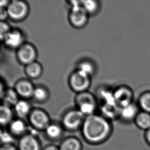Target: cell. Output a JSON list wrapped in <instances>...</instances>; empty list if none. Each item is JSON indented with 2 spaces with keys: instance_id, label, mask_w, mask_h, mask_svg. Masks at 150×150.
Segmentation results:
<instances>
[{
  "instance_id": "6da1fadb",
  "label": "cell",
  "mask_w": 150,
  "mask_h": 150,
  "mask_svg": "<svg viewBox=\"0 0 150 150\" xmlns=\"http://www.w3.org/2000/svg\"><path fill=\"white\" fill-rule=\"evenodd\" d=\"M111 132V126L104 116L93 114L86 116L82 124L83 136L88 142L96 144L108 137Z\"/></svg>"
},
{
  "instance_id": "7a4b0ae2",
  "label": "cell",
  "mask_w": 150,
  "mask_h": 150,
  "mask_svg": "<svg viewBox=\"0 0 150 150\" xmlns=\"http://www.w3.org/2000/svg\"><path fill=\"white\" fill-rule=\"evenodd\" d=\"M29 3L23 0H10L6 8L8 19L15 23L26 20L30 13Z\"/></svg>"
},
{
  "instance_id": "3957f363",
  "label": "cell",
  "mask_w": 150,
  "mask_h": 150,
  "mask_svg": "<svg viewBox=\"0 0 150 150\" xmlns=\"http://www.w3.org/2000/svg\"><path fill=\"white\" fill-rule=\"evenodd\" d=\"M75 102L78 107V110L86 116L94 114L97 108L96 98L89 92L77 94Z\"/></svg>"
},
{
  "instance_id": "277c9868",
  "label": "cell",
  "mask_w": 150,
  "mask_h": 150,
  "mask_svg": "<svg viewBox=\"0 0 150 150\" xmlns=\"http://www.w3.org/2000/svg\"><path fill=\"white\" fill-rule=\"evenodd\" d=\"M38 52L32 43L26 42L16 50V58L19 64L24 67L37 61Z\"/></svg>"
},
{
  "instance_id": "5b68a950",
  "label": "cell",
  "mask_w": 150,
  "mask_h": 150,
  "mask_svg": "<svg viewBox=\"0 0 150 150\" xmlns=\"http://www.w3.org/2000/svg\"><path fill=\"white\" fill-rule=\"evenodd\" d=\"M91 83V77L78 70L71 73L69 79V87L77 94L87 91Z\"/></svg>"
},
{
  "instance_id": "8992f818",
  "label": "cell",
  "mask_w": 150,
  "mask_h": 150,
  "mask_svg": "<svg viewBox=\"0 0 150 150\" xmlns=\"http://www.w3.org/2000/svg\"><path fill=\"white\" fill-rule=\"evenodd\" d=\"M89 14L82 6L72 7L69 13V20L72 26L77 29L83 28L87 24Z\"/></svg>"
},
{
  "instance_id": "52a82bcc",
  "label": "cell",
  "mask_w": 150,
  "mask_h": 150,
  "mask_svg": "<svg viewBox=\"0 0 150 150\" xmlns=\"http://www.w3.org/2000/svg\"><path fill=\"white\" fill-rule=\"evenodd\" d=\"M26 42L25 35L23 31L18 28H12L3 43L9 49L16 50Z\"/></svg>"
},
{
  "instance_id": "ba28073f",
  "label": "cell",
  "mask_w": 150,
  "mask_h": 150,
  "mask_svg": "<svg viewBox=\"0 0 150 150\" xmlns=\"http://www.w3.org/2000/svg\"><path fill=\"white\" fill-rule=\"evenodd\" d=\"M36 86L29 79H20L16 81L14 89L20 99H32Z\"/></svg>"
},
{
  "instance_id": "9c48e42d",
  "label": "cell",
  "mask_w": 150,
  "mask_h": 150,
  "mask_svg": "<svg viewBox=\"0 0 150 150\" xmlns=\"http://www.w3.org/2000/svg\"><path fill=\"white\" fill-rule=\"evenodd\" d=\"M29 117L31 124L38 129L45 130L51 124L49 114L41 109H33Z\"/></svg>"
},
{
  "instance_id": "30bf717a",
  "label": "cell",
  "mask_w": 150,
  "mask_h": 150,
  "mask_svg": "<svg viewBox=\"0 0 150 150\" xmlns=\"http://www.w3.org/2000/svg\"><path fill=\"white\" fill-rule=\"evenodd\" d=\"M84 120V115L79 110H71L63 116V124L67 129L74 130L82 125Z\"/></svg>"
},
{
  "instance_id": "8fae6325",
  "label": "cell",
  "mask_w": 150,
  "mask_h": 150,
  "mask_svg": "<svg viewBox=\"0 0 150 150\" xmlns=\"http://www.w3.org/2000/svg\"><path fill=\"white\" fill-rule=\"evenodd\" d=\"M113 93L116 103L121 108L132 103L134 94L132 90L128 87L121 86L118 88Z\"/></svg>"
},
{
  "instance_id": "7c38bea8",
  "label": "cell",
  "mask_w": 150,
  "mask_h": 150,
  "mask_svg": "<svg viewBox=\"0 0 150 150\" xmlns=\"http://www.w3.org/2000/svg\"><path fill=\"white\" fill-rule=\"evenodd\" d=\"M24 72L27 78L31 80L39 79L43 73V67L38 61H35L25 66Z\"/></svg>"
},
{
  "instance_id": "4fadbf2b",
  "label": "cell",
  "mask_w": 150,
  "mask_h": 150,
  "mask_svg": "<svg viewBox=\"0 0 150 150\" xmlns=\"http://www.w3.org/2000/svg\"><path fill=\"white\" fill-rule=\"evenodd\" d=\"M14 111L20 119L29 116L33 109L29 100L20 99L14 106Z\"/></svg>"
},
{
  "instance_id": "5bb4252c",
  "label": "cell",
  "mask_w": 150,
  "mask_h": 150,
  "mask_svg": "<svg viewBox=\"0 0 150 150\" xmlns=\"http://www.w3.org/2000/svg\"><path fill=\"white\" fill-rule=\"evenodd\" d=\"M51 97V92L48 88L44 85L36 86L33 93L32 100L37 103H44L49 100Z\"/></svg>"
},
{
  "instance_id": "9a60e30c",
  "label": "cell",
  "mask_w": 150,
  "mask_h": 150,
  "mask_svg": "<svg viewBox=\"0 0 150 150\" xmlns=\"http://www.w3.org/2000/svg\"><path fill=\"white\" fill-rule=\"evenodd\" d=\"M20 150H40V146L37 139L31 135L23 136L19 142Z\"/></svg>"
},
{
  "instance_id": "2e32d148",
  "label": "cell",
  "mask_w": 150,
  "mask_h": 150,
  "mask_svg": "<svg viewBox=\"0 0 150 150\" xmlns=\"http://www.w3.org/2000/svg\"><path fill=\"white\" fill-rule=\"evenodd\" d=\"M20 99L14 88H7L2 98V103L10 107H14Z\"/></svg>"
},
{
  "instance_id": "e0dca14e",
  "label": "cell",
  "mask_w": 150,
  "mask_h": 150,
  "mask_svg": "<svg viewBox=\"0 0 150 150\" xmlns=\"http://www.w3.org/2000/svg\"><path fill=\"white\" fill-rule=\"evenodd\" d=\"M14 115V111L12 108L5 105L0 103V125H5L10 124L12 122Z\"/></svg>"
},
{
  "instance_id": "ac0fdd59",
  "label": "cell",
  "mask_w": 150,
  "mask_h": 150,
  "mask_svg": "<svg viewBox=\"0 0 150 150\" xmlns=\"http://www.w3.org/2000/svg\"><path fill=\"white\" fill-rule=\"evenodd\" d=\"M138 114L137 107L132 103L130 105L121 108L120 115L124 120H131L135 118Z\"/></svg>"
},
{
  "instance_id": "d6986e66",
  "label": "cell",
  "mask_w": 150,
  "mask_h": 150,
  "mask_svg": "<svg viewBox=\"0 0 150 150\" xmlns=\"http://www.w3.org/2000/svg\"><path fill=\"white\" fill-rule=\"evenodd\" d=\"M135 121L138 127L141 129L147 130L150 129V113L144 111L138 113Z\"/></svg>"
},
{
  "instance_id": "ffe728a7",
  "label": "cell",
  "mask_w": 150,
  "mask_h": 150,
  "mask_svg": "<svg viewBox=\"0 0 150 150\" xmlns=\"http://www.w3.org/2000/svg\"><path fill=\"white\" fill-rule=\"evenodd\" d=\"M10 129L13 134L20 135L23 134L26 130V125L22 119L12 120L10 123Z\"/></svg>"
},
{
  "instance_id": "44dd1931",
  "label": "cell",
  "mask_w": 150,
  "mask_h": 150,
  "mask_svg": "<svg viewBox=\"0 0 150 150\" xmlns=\"http://www.w3.org/2000/svg\"><path fill=\"white\" fill-rule=\"evenodd\" d=\"M59 149L60 150H81V142L76 138H68L61 144Z\"/></svg>"
},
{
  "instance_id": "7402d4cb",
  "label": "cell",
  "mask_w": 150,
  "mask_h": 150,
  "mask_svg": "<svg viewBox=\"0 0 150 150\" xmlns=\"http://www.w3.org/2000/svg\"><path fill=\"white\" fill-rule=\"evenodd\" d=\"M82 6L89 15L96 14L100 9L99 2L93 0L82 1Z\"/></svg>"
},
{
  "instance_id": "603a6c76",
  "label": "cell",
  "mask_w": 150,
  "mask_h": 150,
  "mask_svg": "<svg viewBox=\"0 0 150 150\" xmlns=\"http://www.w3.org/2000/svg\"><path fill=\"white\" fill-rule=\"evenodd\" d=\"M77 70L91 77L95 72L96 68L91 62L85 61L79 63Z\"/></svg>"
},
{
  "instance_id": "cb8c5ba5",
  "label": "cell",
  "mask_w": 150,
  "mask_h": 150,
  "mask_svg": "<svg viewBox=\"0 0 150 150\" xmlns=\"http://www.w3.org/2000/svg\"><path fill=\"white\" fill-rule=\"evenodd\" d=\"M139 105L144 111L150 113V92H146L140 96Z\"/></svg>"
},
{
  "instance_id": "d4e9b609",
  "label": "cell",
  "mask_w": 150,
  "mask_h": 150,
  "mask_svg": "<svg viewBox=\"0 0 150 150\" xmlns=\"http://www.w3.org/2000/svg\"><path fill=\"white\" fill-rule=\"evenodd\" d=\"M47 135L52 139L58 138L62 133V129L56 124H50L45 129Z\"/></svg>"
},
{
  "instance_id": "484cf974",
  "label": "cell",
  "mask_w": 150,
  "mask_h": 150,
  "mask_svg": "<svg viewBox=\"0 0 150 150\" xmlns=\"http://www.w3.org/2000/svg\"><path fill=\"white\" fill-rule=\"evenodd\" d=\"M12 27L7 21H0V42H3Z\"/></svg>"
},
{
  "instance_id": "4316f807",
  "label": "cell",
  "mask_w": 150,
  "mask_h": 150,
  "mask_svg": "<svg viewBox=\"0 0 150 150\" xmlns=\"http://www.w3.org/2000/svg\"><path fill=\"white\" fill-rule=\"evenodd\" d=\"M12 140V136H10V134L4 132H3L2 137L0 139V141H1L4 144H10Z\"/></svg>"
},
{
  "instance_id": "83f0119b",
  "label": "cell",
  "mask_w": 150,
  "mask_h": 150,
  "mask_svg": "<svg viewBox=\"0 0 150 150\" xmlns=\"http://www.w3.org/2000/svg\"><path fill=\"white\" fill-rule=\"evenodd\" d=\"M6 87L5 83L4 81H2L1 79H0V100H2L3 96L4 95V92L6 90Z\"/></svg>"
},
{
  "instance_id": "f1b7e54d",
  "label": "cell",
  "mask_w": 150,
  "mask_h": 150,
  "mask_svg": "<svg viewBox=\"0 0 150 150\" xmlns=\"http://www.w3.org/2000/svg\"><path fill=\"white\" fill-rule=\"evenodd\" d=\"M8 19L6 8L0 9V21H6Z\"/></svg>"
},
{
  "instance_id": "f546056e",
  "label": "cell",
  "mask_w": 150,
  "mask_h": 150,
  "mask_svg": "<svg viewBox=\"0 0 150 150\" xmlns=\"http://www.w3.org/2000/svg\"><path fill=\"white\" fill-rule=\"evenodd\" d=\"M10 1V0H0V9L7 8Z\"/></svg>"
},
{
  "instance_id": "4dcf8cb0",
  "label": "cell",
  "mask_w": 150,
  "mask_h": 150,
  "mask_svg": "<svg viewBox=\"0 0 150 150\" xmlns=\"http://www.w3.org/2000/svg\"><path fill=\"white\" fill-rule=\"evenodd\" d=\"M0 150H16L14 146L11 144H4L0 148Z\"/></svg>"
},
{
  "instance_id": "1f68e13d",
  "label": "cell",
  "mask_w": 150,
  "mask_h": 150,
  "mask_svg": "<svg viewBox=\"0 0 150 150\" xmlns=\"http://www.w3.org/2000/svg\"><path fill=\"white\" fill-rule=\"evenodd\" d=\"M45 150H60L59 148L54 146H47L45 148Z\"/></svg>"
},
{
  "instance_id": "d6a6232c",
  "label": "cell",
  "mask_w": 150,
  "mask_h": 150,
  "mask_svg": "<svg viewBox=\"0 0 150 150\" xmlns=\"http://www.w3.org/2000/svg\"><path fill=\"white\" fill-rule=\"evenodd\" d=\"M146 138L148 142L150 144V129L147 130L146 133Z\"/></svg>"
},
{
  "instance_id": "836d02e7",
  "label": "cell",
  "mask_w": 150,
  "mask_h": 150,
  "mask_svg": "<svg viewBox=\"0 0 150 150\" xmlns=\"http://www.w3.org/2000/svg\"><path fill=\"white\" fill-rule=\"evenodd\" d=\"M3 132H4L2 131L1 128H0V139H1V137H2V134L3 133Z\"/></svg>"
},
{
  "instance_id": "e575fe53",
  "label": "cell",
  "mask_w": 150,
  "mask_h": 150,
  "mask_svg": "<svg viewBox=\"0 0 150 150\" xmlns=\"http://www.w3.org/2000/svg\"><path fill=\"white\" fill-rule=\"evenodd\" d=\"M1 42H0V52H1Z\"/></svg>"
}]
</instances>
